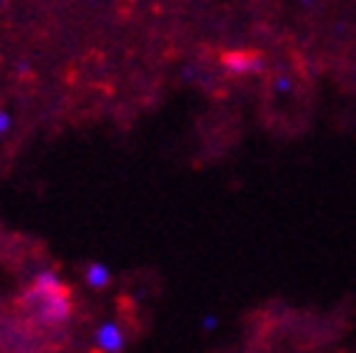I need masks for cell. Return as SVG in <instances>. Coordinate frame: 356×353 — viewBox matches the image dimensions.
I'll list each match as a JSON object with an SVG mask.
<instances>
[{
  "mask_svg": "<svg viewBox=\"0 0 356 353\" xmlns=\"http://www.w3.org/2000/svg\"><path fill=\"white\" fill-rule=\"evenodd\" d=\"M26 303L35 313V318L51 326L69 320L71 315V293L56 272H41L35 278L33 288L26 295Z\"/></svg>",
  "mask_w": 356,
  "mask_h": 353,
  "instance_id": "obj_1",
  "label": "cell"
},
{
  "mask_svg": "<svg viewBox=\"0 0 356 353\" xmlns=\"http://www.w3.org/2000/svg\"><path fill=\"white\" fill-rule=\"evenodd\" d=\"M96 343L104 348V351H122L124 338L122 331L117 326H104L102 331L96 333Z\"/></svg>",
  "mask_w": 356,
  "mask_h": 353,
  "instance_id": "obj_2",
  "label": "cell"
},
{
  "mask_svg": "<svg viewBox=\"0 0 356 353\" xmlns=\"http://www.w3.org/2000/svg\"><path fill=\"white\" fill-rule=\"evenodd\" d=\"M258 56L253 51H240V54H227L225 56V63L233 71H250V68H258Z\"/></svg>",
  "mask_w": 356,
  "mask_h": 353,
  "instance_id": "obj_3",
  "label": "cell"
},
{
  "mask_svg": "<svg viewBox=\"0 0 356 353\" xmlns=\"http://www.w3.org/2000/svg\"><path fill=\"white\" fill-rule=\"evenodd\" d=\"M86 280H89V286H91V288H96V290H102V288L109 286L111 275H109V270H106L104 265L94 263V265H89V270H86Z\"/></svg>",
  "mask_w": 356,
  "mask_h": 353,
  "instance_id": "obj_4",
  "label": "cell"
},
{
  "mask_svg": "<svg viewBox=\"0 0 356 353\" xmlns=\"http://www.w3.org/2000/svg\"><path fill=\"white\" fill-rule=\"evenodd\" d=\"M6 126H8V119L3 114H0V134H3V131H6Z\"/></svg>",
  "mask_w": 356,
  "mask_h": 353,
  "instance_id": "obj_5",
  "label": "cell"
}]
</instances>
